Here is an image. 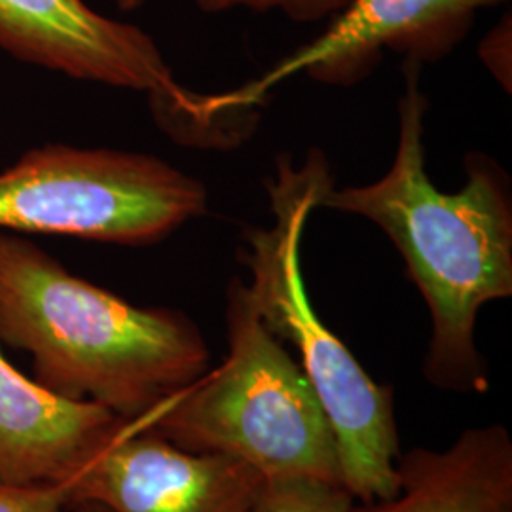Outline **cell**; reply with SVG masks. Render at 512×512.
Listing matches in <instances>:
<instances>
[{
  "mask_svg": "<svg viewBox=\"0 0 512 512\" xmlns=\"http://www.w3.org/2000/svg\"><path fill=\"white\" fill-rule=\"evenodd\" d=\"M353 0H196L209 14L247 8L253 12H281L296 23H315L344 12Z\"/></svg>",
  "mask_w": 512,
  "mask_h": 512,
  "instance_id": "cell-12",
  "label": "cell"
},
{
  "mask_svg": "<svg viewBox=\"0 0 512 512\" xmlns=\"http://www.w3.org/2000/svg\"><path fill=\"white\" fill-rule=\"evenodd\" d=\"M71 512H109L95 503H73L71 505Z\"/></svg>",
  "mask_w": 512,
  "mask_h": 512,
  "instance_id": "cell-16",
  "label": "cell"
},
{
  "mask_svg": "<svg viewBox=\"0 0 512 512\" xmlns=\"http://www.w3.org/2000/svg\"><path fill=\"white\" fill-rule=\"evenodd\" d=\"M332 186L329 162L319 150L294 167L277 158L268 181L275 224L247 228L243 262L249 289L268 329L296 351L298 365L329 420L342 469V484L359 503L397 492L395 465L401 440L393 387L378 384L348 346L319 319L300 266V241L311 213Z\"/></svg>",
  "mask_w": 512,
  "mask_h": 512,
  "instance_id": "cell-3",
  "label": "cell"
},
{
  "mask_svg": "<svg viewBox=\"0 0 512 512\" xmlns=\"http://www.w3.org/2000/svg\"><path fill=\"white\" fill-rule=\"evenodd\" d=\"M266 476L239 459L202 454L124 421L59 488L69 503L109 512H249Z\"/></svg>",
  "mask_w": 512,
  "mask_h": 512,
  "instance_id": "cell-8",
  "label": "cell"
},
{
  "mask_svg": "<svg viewBox=\"0 0 512 512\" xmlns=\"http://www.w3.org/2000/svg\"><path fill=\"white\" fill-rule=\"evenodd\" d=\"M501 2L505 0H353L330 19L321 37L255 82L207 95L205 105L219 118H238L294 74H308L329 86H353L376 69L384 52L403 54L406 61L420 65L435 61L458 46L480 10Z\"/></svg>",
  "mask_w": 512,
  "mask_h": 512,
  "instance_id": "cell-7",
  "label": "cell"
},
{
  "mask_svg": "<svg viewBox=\"0 0 512 512\" xmlns=\"http://www.w3.org/2000/svg\"><path fill=\"white\" fill-rule=\"evenodd\" d=\"M0 512H71V503L55 484L0 482Z\"/></svg>",
  "mask_w": 512,
  "mask_h": 512,
  "instance_id": "cell-13",
  "label": "cell"
},
{
  "mask_svg": "<svg viewBox=\"0 0 512 512\" xmlns=\"http://www.w3.org/2000/svg\"><path fill=\"white\" fill-rule=\"evenodd\" d=\"M226 336L222 365L147 416L148 429L190 452L239 459L268 480L342 484L329 420L241 277L228 285Z\"/></svg>",
  "mask_w": 512,
  "mask_h": 512,
  "instance_id": "cell-4",
  "label": "cell"
},
{
  "mask_svg": "<svg viewBox=\"0 0 512 512\" xmlns=\"http://www.w3.org/2000/svg\"><path fill=\"white\" fill-rule=\"evenodd\" d=\"M124 421L101 404L46 389L0 344V482L59 486Z\"/></svg>",
  "mask_w": 512,
  "mask_h": 512,
  "instance_id": "cell-9",
  "label": "cell"
},
{
  "mask_svg": "<svg viewBox=\"0 0 512 512\" xmlns=\"http://www.w3.org/2000/svg\"><path fill=\"white\" fill-rule=\"evenodd\" d=\"M399 141L382 179L321 196L319 209L359 215L380 226L406 262L431 315L423 376L446 393L482 395L488 363L476 348L480 310L512 296V205L505 173L473 154L467 183L440 192L425 171L423 122L429 107L420 88V63L404 61Z\"/></svg>",
  "mask_w": 512,
  "mask_h": 512,
  "instance_id": "cell-1",
  "label": "cell"
},
{
  "mask_svg": "<svg viewBox=\"0 0 512 512\" xmlns=\"http://www.w3.org/2000/svg\"><path fill=\"white\" fill-rule=\"evenodd\" d=\"M480 55L499 82H511V18L503 19L480 44Z\"/></svg>",
  "mask_w": 512,
  "mask_h": 512,
  "instance_id": "cell-14",
  "label": "cell"
},
{
  "mask_svg": "<svg viewBox=\"0 0 512 512\" xmlns=\"http://www.w3.org/2000/svg\"><path fill=\"white\" fill-rule=\"evenodd\" d=\"M207 211L202 181L158 156L46 143L0 171V232L147 247Z\"/></svg>",
  "mask_w": 512,
  "mask_h": 512,
  "instance_id": "cell-5",
  "label": "cell"
},
{
  "mask_svg": "<svg viewBox=\"0 0 512 512\" xmlns=\"http://www.w3.org/2000/svg\"><path fill=\"white\" fill-rule=\"evenodd\" d=\"M0 344L27 353L33 378L126 421L143 420L209 372L200 327L74 275L31 238L0 232Z\"/></svg>",
  "mask_w": 512,
  "mask_h": 512,
  "instance_id": "cell-2",
  "label": "cell"
},
{
  "mask_svg": "<svg viewBox=\"0 0 512 512\" xmlns=\"http://www.w3.org/2000/svg\"><path fill=\"white\" fill-rule=\"evenodd\" d=\"M355 499L342 484L315 478L266 480L249 512H351Z\"/></svg>",
  "mask_w": 512,
  "mask_h": 512,
  "instance_id": "cell-11",
  "label": "cell"
},
{
  "mask_svg": "<svg viewBox=\"0 0 512 512\" xmlns=\"http://www.w3.org/2000/svg\"><path fill=\"white\" fill-rule=\"evenodd\" d=\"M120 10L124 12H133V10H139L147 4V0H112Z\"/></svg>",
  "mask_w": 512,
  "mask_h": 512,
  "instance_id": "cell-15",
  "label": "cell"
},
{
  "mask_svg": "<svg viewBox=\"0 0 512 512\" xmlns=\"http://www.w3.org/2000/svg\"><path fill=\"white\" fill-rule=\"evenodd\" d=\"M0 50L67 78L147 93L169 133L188 143H230V128L181 86L154 38L95 12L86 0H0Z\"/></svg>",
  "mask_w": 512,
  "mask_h": 512,
  "instance_id": "cell-6",
  "label": "cell"
},
{
  "mask_svg": "<svg viewBox=\"0 0 512 512\" xmlns=\"http://www.w3.org/2000/svg\"><path fill=\"white\" fill-rule=\"evenodd\" d=\"M397 492L351 512H512V439L501 423L465 429L442 450L397 459Z\"/></svg>",
  "mask_w": 512,
  "mask_h": 512,
  "instance_id": "cell-10",
  "label": "cell"
}]
</instances>
